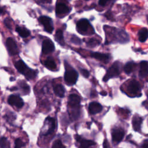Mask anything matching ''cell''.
<instances>
[{"mask_svg": "<svg viewBox=\"0 0 148 148\" xmlns=\"http://www.w3.org/2000/svg\"><path fill=\"white\" fill-rule=\"evenodd\" d=\"M14 66L17 71L24 75L28 80L34 79L38 73V71L29 68L21 60L16 61L14 64Z\"/></svg>", "mask_w": 148, "mask_h": 148, "instance_id": "1", "label": "cell"}, {"mask_svg": "<svg viewBox=\"0 0 148 148\" xmlns=\"http://www.w3.org/2000/svg\"><path fill=\"white\" fill-rule=\"evenodd\" d=\"M65 72L64 74V80L65 83L69 86H72L76 83L78 79L77 71L71 66L66 61H64Z\"/></svg>", "mask_w": 148, "mask_h": 148, "instance_id": "2", "label": "cell"}, {"mask_svg": "<svg viewBox=\"0 0 148 148\" xmlns=\"http://www.w3.org/2000/svg\"><path fill=\"white\" fill-rule=\"evenodd\" d=\"M56 128V121L53 117H48L45 119L44 125L42 128V135L46 136L52 134Z\"/></svg>", "mask_w": 148, "mask_h": 148, "instance_id": "3", "label": "cell"}, {"mask_svg": "<svg viewBox=\"0 0 148 148\" xmlns=\"http://www.w3.org/2000/svg\"><path fill=\"white\" fill-rule=\"evenodd\" d=\"M120 73V65L119 62H114L113 65L108 69L107 72L103 78L104 82L108 81L109 79L117 77Z\"/></svg>", "mask_w": 148, "mask_h": 148, "instance_id": "4", "label": "cell"}, {"mask_svg": "<svg viewBox=\"0 0 148 148\" xmlns=\"http://www.w3.org/2000/svg\"><path fill=\"white\" fill-rule=\"evenodd\" d=\"M38 20L40 23H41L43 25L45 30L49 34H51L53 32L54 28H53V21L51 18L46 16H40L38 18Z\"/></svg>", "mask_w": 148, "mask_h": 148, "instance_id": "5", "label": "cell"}, {"mask_svg": "<svg viewBox=\"0 0 148 148\" xmlns=\"http://www.w3.org/2000/svg\"><path fill=\"white\" fill-rule=\"evenodd\" d=\"M6 47L10 56H14L18 53L19 51L16 42L12 38H8L6 41Z\"/></svg>", "mask_w": 148, "mask_h": 148, "instance_id": "6", "label": "cell"}, {"mask_svg": "<svg viewBox=\"0 0 148 148\" xmlns=\"http://www.w3.org/2000/svg\"><path fill=\"white\" fill-rule=\"evenodd\" d=\"M77 31L80 34H86L90 28H92L89 21L86 18H82L79 20L76 24Z\"/></svg>", "mask_w": 148, "mask_h": 148, "instance_id": "7", "label": "cell"}, {"mask_svg": "<svg viewBox=\"0 0 148 148\" xmlns=\"http://www.w3.org/2000/svg\"><path fill=\"white\" fill-rule=\"evenodd\" d=\"M8 103L11 106H16L17 108H21L24 105V101L22 98L17 95H10L8 99Z\"/></svg>", "mask_w": 148, "mask_h": 148, "instance_id": "8", "label": "cell"}, {"mask_svg": "<svg viewBox=\"0 0 148 148\" xmlns=\"http://www.w3.org/2000/svg\"><path fill=\"white\" fill-rule=\"evenodd\" d=\"M124 136V131L122 128H116L112 131V138L114 142L119 143L122 140Z\"/></svg>", "mask_w": 148, "mask_h": 148, "instance_id": "9", "label": "cell"}, {"mask_svg": "<svg viewBox=\"0 0 148 148\" xmlns=\"http://www.w3.org/2000/svg\"><path fill=\"white\" fill-rule=\"evenodd\" d=\"M42 53L43 54H49L54 51L55 47L53 42L50 39H45L42 42Z\"/></svg>", "mask_w": 148, "mask_h": 148, "instance_id": "10", "label": "cell"}, {"mask_svg": "<svg viewBox=\"0 0 148 148\" xmlns=\"http://www.w3.org/2000/svg\"><path fill=\"white\" fill-rule=\"evenodd\" d=\"M75 138L76 140L80 143V148H88L90 146L96 145L95 142H94V141L85 139L77 135H75Z\"/></svg>", "mask_w": 148, "mask_h": 148, "instance_id": "11", "label": "cell"}, {"mask_svg": "<svg viewBox=\"0 0 148 148\" xmlns=\"http://www.w3.org/2000/svg\"><path fill=\"white\" fill-rule=\"evenodd\" d=\"M69 9L65 3L57 2L56 6V13L57 16L66 14L69 12Z\"/></svg>", "mask_w": 148, "mask_h": 148, "instance_id": "12", "label": "cell"}, {"mask_svg": "<svg viewBox=\"0 0 148 148\" xmlns=\"http://www.w3.org/2000/svg\"><path fill=\"white\" fill-rule=\"evenodd\" d=\"M102 106L97 102H91L88 105V111L91 114H95L100 113L102 110Z\"/></svg>", "mask_w": 148, "mask_h": 148, "instance_id": "13", "label": "cell"}, {"mask_svg": "<svg viewBox=\"0 0 148 148\" xmlns=\"http://www.w3.org/2000/svg\"><path fill=\"white\" fill-rule=\"evenodd\" d=\"M68 105L72 108L78 107L80 103V98L75 94H71L68 97Z\"/></svg>", "mask_w": 148, "mask_h": 148, "instance_id": "14", "label": "cell"}, {"mask_svg": "<svg viewBox=\"0 0 148 148\" xmlns=\"http://www.w3.org/2000/svg\"><path fill=\"white\" fill-rule=\"evenodd\" d=\"M140 88V84L135 80H132L131 81H130L127 87L128 91L130 93L134 94L138 93L139 91Z\"/></svg>", "mask_w": 148, "mask_h": 148, "instance_id": "15", "label": "cell"}, {"mask_svg": "<svg viewBox=\"0 0 148 148\" xmlns=\"http://www.w3.org/2000/svg\"><path fill=\"white\" fill-rule=\"evenodd\" d=\"M91 56L99 61H102L104 63H108L110 60V55L108 54L101 53L98 52H92Z\"/></svg>", "mask_w": 148, "mask_h": 148, "instance_id": "16", "label": "cell"}, {"mask_svg": "<svg viewBox=\"0 0 148 148\" xmlns=\"http://www.w3.org/2000/svg\"><path fill=\"white\" fill-rule=\"evenodd\" d=\"M148 74V64L147 61H142L140 63V69L139 71V76L140 77H145Z\"/></svg>", "mask_w": 148, "mask_h": 148, "instance_id": "17", "label": "cell"}, {"mask_svg": "<svg viewBox=\"0 0 148 148\" xmlns=\"http://www.w3.org/2000/svg\"><path fill=\"white\" fill-rule=\"evenodd\" d=\"M53 90L55 94L61 98H63L65 95V88L64 86L61 84H57L53 87Z\"/></svg>", "mask_w": 148, "mask_h": 148, "instance_id": "18", "label": "cell"}, {"mask_svg": "<svg viewBox=\"0 0 148 148\" xmlns=\"http://www.w3.org/2000/svg\"><path fill=\"white\" fill-rule=\"evenodd\" d=\"M44 65L47 69L51 71H54L57 67L54 60L51 57H49L45 60Z\"/></svg>", "mask_w": 148, "mask_h": 148, "instance_id": "19", "label": "cell"}, {"mask_svg": "<svg viewBox=\"0 0 148 148\" xmlns=\"http://www.w3.org/2000/svg\"><path fill=\"white\" fill-rule=\"evenodd\" d=\"M142 123V118L138 116H135L132 119V126L135 131H138L140 128V125Z\"/></svg>", "mask_w": 148, "mask_h": 148, "instance_id": "20", "label": "cell"}, {"mask_svg": "<svg viewBox=\"0 0 148 148\" xmlns=\"http://www.w3.org/2000/svg\"><path fill=\"white\" fill-rule=\"evenodd\" d=\"M139 40L141 42H145L148 38V30L146 28H143L138 32Z\"/></svg>", "mask_w": 148, "mask_h": 148, "instance_id": "21", "label": "cell"}, {"mask_svg": "<svg viewBox=\"0 0 148 148\" xmlns=\"http://www.w3.org/2000/svg\"><path fill=\"white\" fill-rule=\"evenodd\" d=\"M16 31L22 38H27L30 35V31L24 27H17L16 28Z\"/></svg>", "mask_w": 148, "mask_h": 148, "instance_id": "22", "label": "cell"}, {"mask_svg": "<svg viewBox=\"0 0 148 148\" xmlns=\"http://www.w3.org/2000/svg\"><path fill=\"white\" fill-rule=\"evenodd\" d=\"M56 40L60 43V45L63 46L64 44V36H63V32L61 29H58L56 32L55 35Z\"/></svg>", "mask_w": 148, "mask_h": 148, "instance_id": "23", "label": "cell"}, {"mask_svg": "<svg viewBox=\"0 0 148 148\" xmlns=\"http://www.w3.org/2000/svg\"><path fill=\"white\" fill-rule=\"evenodd\" d=\"M134 63L132 62H127L125 66H124V71L127 74H130L133 71V69L134 68Z\"/></svg>", "mask_w": 148, "mask_h": 148, "instance_id": "24", "label": "cell"}, {"mask_svg": "<svg viewBox=\"0 0 148 148\" xmlns=\"http://www.w3.org/2000/svg\"><path fill=\"white\" fill-rule=\"evenodd\" d=\"M19 85L21 90L23 91V92L24 94H27L29 93L30 88H29V86L26 84V83H25L24 82H21L19 83Z\"/></svg>", "mask_w": 148, "mask_h": 148, "instance_id": "25", "label": "cell"}, {"mask_svg": "<svg viewBox=\"0 0 148 148\" xmlns=\"http://www.w3.org/2000/svg\"><path fill=\"white\" fill-rule=\"evenodd\" d=\"M9 142L5 137H2L1 139V148H10Z\"/></svg>", "mask_w": 148, "mask_h": 148, "instance_id": "26", "label": "cell"}, {"mask_svg": "<svg viewBox=\"0 0 148 148\" xmlns=\"http://www.w3.org/2000/svg\"><path fill=\"white\" fill-rule=\"evenodd\" d=\"M51 148H66V147L60 139H57L53 142Z\"/></svg>", "mask_w": 148, "mask_h": 148, "instance_id": "27", "label": "cell"}, {"mask_svg": "<svg viewBox=\"0 0 148 148\" xmlns=\"http://www.w3.org/2000/svg\"><path fill=\"white\" fill-rule=\"evenodd\" d=\"M25 146L24 142L20 138H17L14 141V148H21Z\"/></svg>", "mask_w": 148, "mask_h": 148, "instance_id": "28", "label": "cell"}, {"mask_svg": "<svg viewBox=\"0 0 148 148\" xmlns=\"http://www.w3.org/2000/svg\"><path fill=\"white\" fill-rule=\"evenodd\" d=\"M99 41H98V40L95 39H90L87 42V46H90V47H95L97 45H98L99 44Z\"/></svg>", "mask_w": 148, "mask_h": 148, "instance_id": "29", "label": "cell"}, {"mask_svg": "<svg viewBox=\"0 0 148 148\" xmlns=\"http://www.w3.org/2000/svg\"><path fill=\"white\" fill-rule=\"evenodd\" d=\"M71 40V42H72V43H74L77 44V45H80V44H81V43H82L81 40H80L78 37H77V36H75V35H73V36H72Z\"/></svg>", "mask_w": 148, "mask_h": 148, "instance_id": "30", "label": "cell"}, {"mask_svg": "<svg viewBox=\"0 0 148 148\" xmlns=\"http://www.w3.org/2000/svg\"><path fill=\"white\" fill-rule=\"evenodd\" d=\"M80 72L81 74H82L84 77H86V78L88 77V76H89V75H90V73H89V72H88L87 70H86V69H85L80 68Z\"/></svg>", "mask_w": 148, "mask_h": 148, "instance_id": "31", "label": "cell"}, {"mask_svg": "<svg viewBox=\"0 0 148 148\" xmlns=\"http://www.w3.org/2000/svg\"><path fill=\"white\" fill-rule=\"evenodd\" d=\"M4 23L5 24V25L8 28H10V29H12V26H11V24L10 23V21H9V20L6 18L5 20H4Z\"/></svg>", "mask_w": 148, "mask_h": 148, "instance_id": "32", "label": "cell"}, {"mask_svg": "<svg viewBox=\"0 0 148 148\" xmlns=\"http://www.w3.org/2000/svg\"><path fill=\"white\" fill-rule=\"evenodd\" d=\"M110 0H99V4L101 5V6H105L109 1H110Z\"/></svg>", "mask_w": 148, "mask_h": 148, "instance_id": "33", "label": "cell"}, {"mask_svg": "<svg viewBox=\"0 0 148 148\" xmlns=\"http://www.w3.org/2000/svg\"><path fill=\"white\" fill-rule=\"evenodd\" d=\"M142 148H148V139L145 140L142 145Z\"/></svg>", "mask_w": 148, "mask_h": 148, "instance_id": "34", "label": "cell"}, {"mask_svg": "<svg viewBox=\"0 0 148 148\" xmlns=\"http://www.w3.org/2000/svg\"><path fill=\"white\" fill-rule=\"evenodd\" d=\"M44 2H47V3H50L51 0H42Z\"/></svg>", "mask_w": 148, "mask_h": 148, "instance_id": "35", "label": "cell"}, {"mask_svg": "<svg viewBox=\"0 0 148 148\" xmlns=\"http://www.w3.org/2000/svg\"><path fill=\"white\" fill-rule=\"evenodd\" d=\"M100 94H102V95H106V93L105 92H101Z\"/></svg>", "mask_w": 148, "mask_h": 148, "instance_id": "36", "label": "cell"}, {"mask_svg": "<svg viewBox=\"0 0 148 148\" xmlns=\"http://www.w3.org/2000/svg\"><path fill=\"white\" fill-rule=\"evenodd\" d=\"M147 23H148V17H147Z\"/></svg>", "mask_w": 148, "mask_h": 148, "instance_id": "37", "label": "cell"}, {"mask_svg": "<svg viewBox=\"0 0 148 148\" xmlns=\"http://www.w3.org/2000/svg\"><path fill=\"white\" fill-rule=\"evenodd\" d=\"M86 1H87V0H86Z\"/></svg>", "mask_w": 148, "mask_h": 148, "instance_id": "38", "label": "cell"}]
</instances>
